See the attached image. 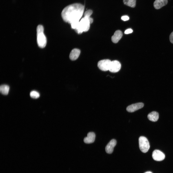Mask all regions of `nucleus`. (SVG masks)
Here are the masks:
<instances>
[{
    "instance_id": "1",
    "label": "nucleus",
    "mask_w": 173,
    "mask_h": 173,
    "mask_svg": "<svg viewBox=\"0 0 173 173\" xmlns=\"http://www.w3.org/2000/svg\"><path fill=\"white\" fill-rule=\"evenodd\" d=\"M84 6L79 3H74L65 7L61 13L63 20L70 24L71 28L75 29L77 27L83 13Z\"/></svg>"
},
{
    "instance_id": "20",
    "label": "nucleus",
    "mask_w": 173,
    "mask_h": 173,
    "mask_svg": "<svg viewBox=\"0 0 173 173\" xmlns=\"http://www.w3.org/2000/svg\"><path fill=\"white\" fill-rule=\"evenodd\" d=\"M133 32V30L131 29H128L126 30L125 32L124 33L125 34H128L132 33Z\"/></svg>"
},
{
    "instance_id": "21",
    "label": "nucleus",
    "mask_w": 173,
    "mask_h": 173,
    "mask_svg": "<svg viewBox=\"0 0 173 173\" xmlns=\"http://www.w3.org/2000/svg\"><path fill=\"white\" fill-rule=\"evenodd\" d=\"M144 173H152L150 171Z\"/></svg>"
},
{
    "instance_id": "4",
    "label": "nucleus",
    "mask_w": 173,
    "mask_h": 173,
    "mask_svg": "<svg viewBox=\"0 0 173 173\" xmlns=\"http://www.w3.org/2000/svg\"><path fill=\"white\" fill-rule=\"evenodd\" d=\"M37 42L38 46L43 48L46 46L47 43L46 37L43 32L37 33Z\"/></svg>"
},
{
    "instance_id": "10",
    "label": "nucleus",
    "mask_w": 173,
    "mask_h": 173,
    "mask_svg": "<svg viewBox=\"0 0 173 173\" xmlns=\"http://www.w3.org/2000/svg\"><path fill=\"white\" fill-rule=\"evenodd\" d=\"M95 135L93 132H90L88 133L87 136L84 139V142L86 143L89 144L93 142L95 140Z\"/></svg>"
},
{
    "instance_id": "8",
    "label": "nucleus",
    "mask_w": 173,
    "mask_h": 173,
    "mask_svg": "<svg viewBox=\"0 0 173 173\" xmlns=\"http://www.w3.org/2000/svg\"><path fill=\"white\" fill-rule=\"evenodd\" d=\"M144 104L142 103H138L132 104L128 106L126 108L127 111L129 112H133L142 108Z\"/></svg>"
},
{
    "instance_id": "12",
    "label": "nucleus",
    "mask_w": 173,
    "mask_h": 173,
    "mask_svg": "<svg viewBox=\"0 0 173 173\" xmlns=\"http://www.w3.org/2000/svg\"><path fill=\"white\" fill-rule=\"evenodd\" d=\"M167 3V0H155L154 6L155 9H158L166 5Z\"/></svg>"
},
{
    "instance_id": "9",
    "label": "nucleus",
    "mask_w": 173,
    "mask_h": 173,
    "mask_svg": "<svg viewBox=\"0 0 173 173\" xmlns=\"http://www.w3.org/2000/svg\"><path fill=\"white\" fill-rule=\"evenodd\" d=\"M116 143L117 142L115 139H112L111 140L105 147L106 152L109 154L113 152L114 148Z\"/></svg>"
},
{
    "instance_id": "7",
    "label": "nucleus",
    "mask_w": 173,
    "mask_h": 173,
    "mask_svg": "<svg viewBox=\"0 0 173 173\" xmlns=\"http://www.w3.org/2000/svg\"><path fill=\"white\" fill-rule=\"evenodd\" d=\"M152 157L154 160L156 161H161L164 160L165 155L163 153L158 150H155L153 152Z\"/></svg>"
},
{
    "instance_id": "14",
    "label": "nucleus",
    "mask_w": 173,
    "mask_h": 173,
    "mask_svg": "<svg viewBox=\"0 0 173 173\" xmlns=\"http://www.w3.org/2000/svg\"><path fill=\"white\" fill-rule=\"evenodd\" d=\"M159 117L158 113L155 111H152L149 113L148 115V118L150 121L156 122L158 119Z\"/></svg>"
},
{
    "instance_id": "17",
    "label": "nucleus",
    "mask_w": 173,
    "mask_h": 173,
    "mask_svg": "<svg viewBox=\"0 0 173 173\" xmlns=\"http://www.w3.org/2000/svg\"><path fill=\"white\" fill-rule=\"evenodd\" d=\"M30 95L31 97L34 99L37 98L40 96L39 93L35 91H31L30 93Z\"/></svg>"
},
{
    "instance_id": "16",
    "label": "nucleus",
    "mask_w": 173,
    "mask_h": 173,
    "mask_svg": "<svg viewBox=\"0 0 173 173\" xmlns=\"http://www.w3.org/2000/svg\"><path fill=\"white\" fill-rule=\"evenodd\" d=\"M124 3L132 7H134L136 5V0H123Z\"/></svg>"
},
{
    "instance_id": "11",
    "label": "nucleus",
    "mask_w": 173,
    "mask_h": 173,
    "mask_svg": "<svg viewBox=\"0 0 173 173\" xmlns=\"http://www.w3.org/2000/svg\"><path fill=\"white\" fill-rule=\"evenodd\" d=\"M123 34L122 31L119 30L116 31L111 38L112 42L114 43H117L122 37Z\"/></svg>"
},
{
    "instance_id": "5",
    "label": "nucleus",
    "mask_w": 173,
    "mask_h": 173,
    "mask_svg": "<svg viewBox=\"0 0 173 173\" xmlns=\"http://www.w3.org/2000/svg\"><path fill=\"white\" fill-rule=\"evenodd\" d=\"M111 61L109 59H104L99 61L98 66L101 70L106 71L109 70Z\"/></svg>"
},
{
    "instance_id": "2",
    "label": "nucleus",
    "mask_w": 173,
    "mask_h": 173,
    "mask_svg": "<svg viewBox=\"0 0 173 173\" xmlns=\"http://www.w3.org/2000/svg\"><path fill=\"white\" fill-rule=\"evenodd\" d=\"M93 13V11L89 9L86 11L84 13V16L79 22L76 28L74 29L78 34L83 32H86L89 30L90 25L93 22V19L90 17Z\"/></svg>"
},
{
    "instance_id": "19",
    "label": "nucleus",
    "mask_w": 173,
    "mask_h": 173,
    "mask_svg": "<svg viewBox=\"0 0 173 173\" xmlns=\"http://www.w3.org/2000/svg\"><path fill=\"white\" fill-rule=\"evenodd\" d=\"M169 40L170 42L173 44V31L170 34L169 36Z\"/></svg>"
},
{
    "instance_id": "6",
    "label": "nucleus",
    "mask_w": 173,
    "mask_h": 173,
    "mask_svg": "<svg viewBox=\"0 0 173 173\" xmlns=\"http://www.w3.org/2000/svg\"><path fill=\"white\" fill-rule=\"evenodd\" d=\"M120 63L117 60L111 61L109 70L112 73H116L118 72L121 68Z\"/></svg>"
},
{
    "instance_id": "18",
    "label": "nucleus",
    "mask_w": 173,
    "mask_h": 173,
    "mask_svg": "<svg viewBox=\"0 0 173 173\" xmlns=\"http://www.w3.org/2000/svg\"><path fill=\"white\" fill-rule=\"evenodd\" d=\"M129 17L126 15L122 17L121 19L124 21H126L129 19Z\"/></svg>"
},
{
    "instance_id": "13",
    "label": "nucleus",
    "mask_w": 173,
    "mask_h": 173,
    "mask_svg": "<svg viewBox=\"0 0 173 173\" xmlns=\"http://www.w3.org/2000/svg\"><path fill=\"white\" fill-rule=\"evenodd\" d=\"M80 53V50L78 49H74L71 51L70 55L69 58L72 60H75L78 57Z\"/></svg>"
},
{
    "instance_id": "3",
    "label": "nucleus",
    "mask_w": 173,
    "mask_h": 173,
    "mask_svg": "<svg viewBox=\"0 0 173 173\" xmlns=\"http://www.w3.org/2000/svg\"><path fill=\"white\" fill-rule=\"evenodd\" d=\"M139 146L141 151L143 153L147 152L150 146L147 139L144 136H141L139 139Z\"/></svg>"
},
{
    "instance_id": "15",
    "label": "nucleus",
    "mask_w": 173,
    "mask_h": 173,
    "mask_svg": "<svg viewBox=\"0 0 173 173\" xmlns=\"http://www.w3.org/2000/svg\"><path fill=\"white\" fill-rule=\"evenodd\" d=\"M9 90V87L8 86L6 85H1L0 87V91L2 94L6 95L8 93Z\"/></svg>"
}]
</instances>
